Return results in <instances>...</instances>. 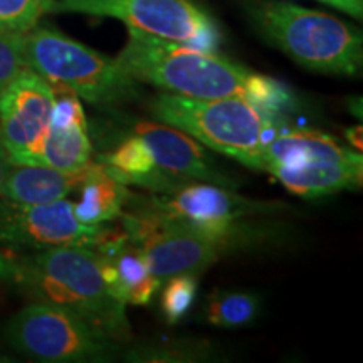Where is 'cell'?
<instances>
[{"label":"cell","instance_id":"obj_1","mask_svg":"<svg viewBox=\"0 0 363 363\" xmlns=\"http://www.w3.org/2000/svg\"><path fill=\"white\" fill-rule=\"evenodd\" d=\"M116 61L140 84L155 86L165 93L199 99L242 98L281 115L294 104L288 86L217 51L172 43L133 29H128V40Z\"/></svg>","mask_w":363,"mask_h":363},{"label":"cell","instance_id":"obj_2","mask_svg":"<svg viewBox=\"0 0 363 363\" xmlns=\"http://www.w3.org/2000/svg\"><path fill=\"white\" fill-rule=\"evenodd\" d=\"M16 262V284L27 298L65 306L84 316L115 342H131L126 305L108 291L94 249L49 247L26 254Z\"/></svg>","mask_w":363,"mask_h":363},{"label":"cell","instance_id":"obj_3","mask_svg":"<svg viewBox=\"0 0 363 363\" xmlns=\"http://www.w3.org/2000/svg\"><path fill=\"white\" fill-rule=\"evenodd\" d=\"M128 203L192 227L220 244L224 252L266 246L288 235V229L272 219L288 211L286 203L254 201L214 184L194 182L150 197L131 194Z\"/></svg>","mask_w":363,"mask_h":363},{"label":"cell","instance_id":"obj_4","mask_svg":"<svg viewBox=\"0 0 363 363\" xmlns=\"http://www.w3.org/2000/svg\"><path fill=\"white\" fill-rule=\"evenodd\" d=\"M153 120L184 131L214 152L261 170L264 143L286 125L281 113L257 106L242 98L199 99L162 93L152 98Z\"/></svg>","mask_w":363,"mask_h":363},{"label":"cell","instance_id":"obj_5","mask_svg":"<svg viewBox=\"0 0 363 363\" xmlns=\"http://www.w3.org/2000/svg\"><path fill=\"white\" fill-rule=\"evenodd\" d=\"M249 16L262 38L299 66L323 74L360 76L363 35L355 26L279 0L252 2Z\"/></svg>","mask_w":363,"mask_h":363},{"label":"cell","instance_id":"obj_6","mask_svg":"<svg viewBox=\"0 0 363 363\" xmlns=\"http://www.w3.org/2000/svg\"><path fill=\"white\" fill-rule=\"evenodd\" d=\"M24 54L29 69L38 72L54 89L69 91L93 106L111 110L140 98V83L116 57H108L51 27L24 34Z\"/></svg>","mask_w":363,"mask_h":363},{"label":"cell","instance_id":"obj_7","mask_svg":"<svg viewBox=\"0 0 363 363\" xmlns=\"http://www.w3.org/2000/svg\"><path fill=\"white\" fill-rule=\"evenodd\" d=\"M7 345L45 363L108 362L120 345L84 316L52 303L33 301L4 326Z\"/></svg>","mask_w":363,"mask_h":363},{"label":"cell","instance_id":"obj_8","mask_svg":"<svg viewBox=\"0 0 363 363\" xmlns=\"http://www.w3.org/2000/svg\"><path fill=\"white\" fill-rule=\"evenodd\" d=\"M86 13L111 17L128 29L217 51L222 34L217 22L190 0H51L48 13Z\"/></svg>","mask_w":363,"mask_h":363},{"label":"cell","instance_id":"obj_9","mask_svg":"<svg viewBox=\"0 0 363 363\" xmlns=\"http://www.w3.org/2000/svg\"><path fill=\"white\" fill-rule=\"evenodd\" d=\"M120 220L126 238L140 249L150 271L162 283L177 274L201 276L224 254L214 239L157 212L125 208Z\"/></svg>","mask_w":363,"mask_h":363},{"label":"cell","instance_id":"obj_10","mask_svg":"<svg viewBox=\"0 0 363 363\" xmlns=\"http://www.w3.org/2000/svg\"><path fill=\"white\" fill-rule=\"evenodd\" d=\"M118 234L110 224H83L76 217L74 202L66 199L51 203L0 201V247L30 252L61 246L96 249Z\"/></svg>","mask_w":363,"mask_h":363},{"label":"cell","instance_id":"obj_11","mask_svg":"<svg viewBox=\"0 0 363 363\" xmlns=\"http://www.w3.org/2000/svg\"><path fill=\"white\" fill-rule=\"evenodd\" d=\"M54 103L56 89L29 67L0 93V136L13 165H43Z\"/></svg>","mask_w":363,"mask_h":363},{"label":"cell","instance_id":"obj_12","mask_svg":"<svg viewBox=\"0 0 363 363\" xmlns=\"http://www.w3.org/2000/svg\"><path fill=\"white\" fill-rule=\"evenodd\" d=\"M131 133L138 135L152 150L155 163L163 172L185 184L203 182L220 187L235 189L238 177L227 172L202 143L174 126L160 121H135Z\"/></svg>","mask_w":363,"mask_h":363},{"label":"cell","instance_id":"obj_13","mask_svg":"<svg viewBox=\"0 0 363 363\" xmlns=\"http://www.w3.org/2000/svg\"><path fill=\"white\" fill-rule=\"evenodd\" d=\"M94 162L83 104L69 91L56 89L51 125L43 145L40 163L52 169L76 172Z\"/></svg>","mask_w":363,"mask_h":363},{"label":"cell","instance_id":"obj_14","mask_svg":"<svg viewBox=\"0 0 363 363\" xmlns=\"http://www.w3.org/2000/svg\"><path fill=\"white\" fill-rule=\"evenodd\" d=\"M94 251L108 291L123 305L147 306L160 291L162 281L153 276L143 254L123 230Z\"/></svg>","mask_w":363,"mask_h":363},{"label":"cell","instance_id":"obj_15","mask_svg":"<svg viewBox=\"0 0 363 363\" xmlns=\"http://www.w3.org/2000/svg\"><path fill=\"white\" fill-rule=\"evenodd\" d=\"M267 174L278 179L289 192L305 199H316L342 190L360 189L363 182V158L362 155L352 160L318 158L276 167Z\"/></svg>","mask_w":363,"mask_h":363},{"label":"cell","instance_id":"obj_16","mask_svg":"<svg viewBox=\"0 0 363 363\" xmlns=\"http://www.w3.org/2000/svg\"><path fill=\"white\" fill-rule=\"evenodd\" d=\"M98 162L111 177L125 185H140L153 194H170L187 185L163 172L155 163L152 150L138 135L130 133Z\"/></svg>","mask_w":363,"mask_h":363},{"label":"cell","instance_id":"obj_17","mask_svg":"<svg viewBox=\"0 0 363 363\" xmlns=\"http://www.w3.org/2000/svg\"><path fill=\"white\" fill-rule=\"evenodd\" d=\"M96 160L83 170L65 172L48 165H13L0 197L19 203L62 201L93 174Z\"/></svg>","mask_w":363,"mask_h":363},{"label":"cell","instance_id":"obj_18","mask_svg":"<svg viewBox=\"0 0 363 363\" xmlns=\"http://www.w3.org/2000/svg\"><path fill=\"white\" fill-rule=\"evenodd\" d=\"M360 152L345 147L333 136L313 130L279 128L264 143L261 153V172H269L276 167L289 163L318 160H352Z\"/></svg>","mask_w":363,"mask_h":363},{"label":"cell","instance_id":"obj_19","mask_svg":"<svg viewBox=\"0 0 363 363\" xmlns=\"http://www.w3.org/2000/svg\"><path fill=\"white\" fill-rule=\"evenodd\" d=\"M79 201L74 202L76 217L86 225H106L118 220L128 207L131 192L104 170L96 160L93 174L79 187Z\"/></svg>","mask_w":363,"mask_h":363},{"label":"cell","instance_id":"obj_20","mask_svg":"<svg viewBox=\"0 0 363 363\" xmlns=\"http://www.w3.org/2000/svg\"><path fill=\"white\" fill-rule=\"evenodd\" d=\"M123 358L131 363H201L217 360L219 352L208 340L179 338L131 345Z\"/></svg>","mask_w":363,"mask_h":363},{"label":"cell","instance_id":"obj_21","mask_svg":"<svg viewBox=\"0 0 363 363\" xmlns=\"http://www.w3.org/2000/svg\"><path fill=\"white\" fill-rule=\"evenodd\" d=\"M261 298L240 289H217L207 298L203 318L207 323L224 330H239L257 320Z\"/></svg>","mask_w":363,"mask_h":363},{"label":"cell","instance_id":"obj_22","mask_svg":"<svg viewBox=\"0 0 363 363\" xmlns=\"http://www.w3.org/2000/svg\"><path fill=\"white\" fill-rule=\"evenodd\" d=\"M160 310L167 323H179L195 303L199 289L197 274H177L160 286Z\"/></svg>","mask_w":363,"mask_h":363},{"label":"cell","instance_id":"obj_23","mask_svg":"<svg viewBox=\"0 0 363 363\" xmlns=\"http://www.w3.org/2000/svg\"><path fill=\"white\" fill-rule=\"evenodd\" d=\"M51 0H0V29L26 34L48 13Z\"/></svg>","mask_w":363,"mask_h":363},{"label":"cell","instance_id":"obj_24","mask_svg":"<svg viewBox=\"0 0 363 363\" xmlns=\"http://www.w3.org/2000/svg\"><path fill=\"white\" fill-rule=\"evenodd\" d=\"M27 67L24 34L0 29V93Z\"/></svg>","mask_w":363,"mask_h":363},{"label":"cell","instance_id":"obj_25","mask_svg":"<svg viewBox=\"0 0 363 363\" xmlns=\"http://www.w3.org/2000/svg\"><path fill=\"white\" fill-rule=\"evenodd\" d=\"M321 2L330 4L355 19H362L363 16V0H321Z\"/></svg>","mask_w":363,"mask_h":363},{"label":"cell","instance_id":"obj_26","mask_svg":"<svg viewBox=\"0 0 363 363\" xmlns=\"http://www.w3.org/2000/svg\"><path fill=\"white\" fill-rule=\"evenodd\" d=\"M13 167V162L11 155H9L6 145H4V140L2 136H0V194H2V189H4V184H6L9 174H11Z\"/></svg>","mask_w":363,"mask_h":363},{"label":"cell","instance_id":"obj_27","mask_svg":"<svg viewBox=\"0 0 363 363\" xmlns=\"http://www.w3.org/2000/svg\"><path fill=\"white\" fill-rule=\"evenodd\" d=\"M17 278V262L9 259L4 252H0V281L16 283Z\"/></svg>","mask_w":363,"mask_h":363},{"label":"cell","instance_id":"obj_28","mask_svg":"<svg viewBox=\"0 0 363 363\" xmlns=\"http://www.w3.org/2000/svg\"><path fill=\"white\" fill-rule=\"evenodd\" d=\"M345 136H347L348 142H350L353 147H357L358 152H360L362 150V126H355V128L347 130Z\"/></svg>","mask_w":363,"mask_h":363},{"label":"cell","instance_id":"obj_29","mask_svg":"<svg viewBox=\"0 0 363 363\" xmlns=\"http://www.w3.org/2000/svg\"><path fill=\"white\" fill-rule=\"evenodd\" d=\"M2 362H9V358L4 357V355H0V363H2Z\"/></svg>","mask_w":363,"mask_h":363}]
</instances>
